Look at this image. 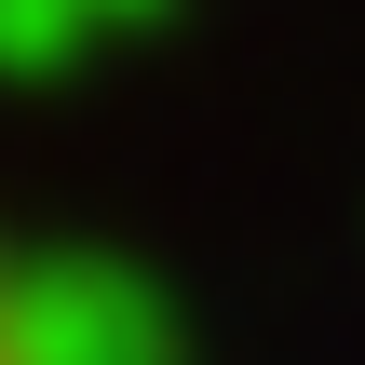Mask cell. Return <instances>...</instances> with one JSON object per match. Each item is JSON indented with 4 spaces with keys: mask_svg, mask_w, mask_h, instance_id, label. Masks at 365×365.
<instances>
[{
    "mask_svg": "<svg viewBox=\"0 0 365 365\" xmlns=\"http://www.w3.org/2000/svg\"><path fill=\"white\" fill-rule=\"evenodd\" d=\"M0 365H54V339H41V298H27V271H14V244H0Z\"/></svg>",
    "mask_w": 365,
    "mask_h": 365,
    "instance_id": "obj_1",
    "label": "cell"
}]
</instances>
